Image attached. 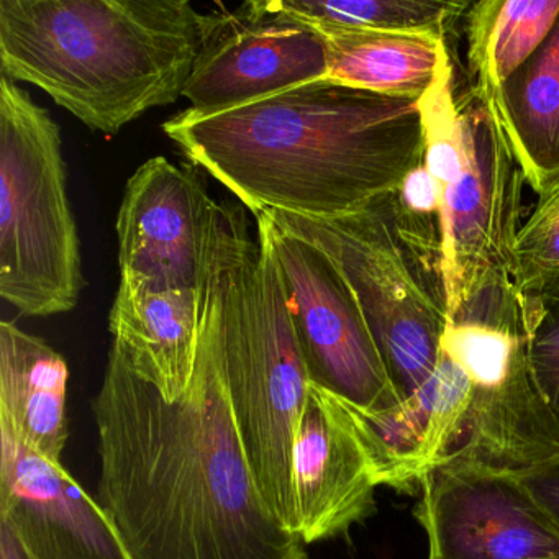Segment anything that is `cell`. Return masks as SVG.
<instances>
[{"mask_svg":"<svg viewBox=\"0 0 559 559\" xmlns=\"http://www.w3.org/2000/svg\"><path fill=\"white\" fill-rule=\"evenodd\" d=\"M227 212H215L198 293L194 378L179 401L133 372L117 343L91 402L96 500L127 559H309L267 506L234 417L222 366Z\"/></svg>","mask_w":559,"mask_h":559,"instance_id":"obj_1","label":"cell"},{"mask_svg":"<svg viewBox=\"0 0 559 559\" xmlns=\"http://www.w3.org/2000/svg\"><path fill=\"white\" fill-rule=\"evenodd\" d=\"M163 132L254 217L355 214L394 192L425 152L417 99L329 78L217 116L182 110Z\"/></svg>","mask_w":559,"mask_h":559,"instance_id":"obj_2","label":"cell"},{"mask_svg":"<svg viewBox=\"0 0 559 559\" xmlns=\"http://www.w3.org/2000/svg\"><path fill=\"white\" fill-rule=\"evenodd\" d=\"M215 19L188 0H0L2 76L119 135L182 97Z\"/></svg>","mask_w":559,"mask_h":559,"instance_id":"obj_3","label":"cell"},{"mask_svg":"<svg viewBox=\"0 0 559 559\" xmlns=\"http://www.w3.org/2000/svg\"><path fill=\"white\" fill-rule=\"evenodd\" d=\"M222 366L241 443L258 486L281 523L299 535L294 444L309 397V368L297 338L270 234L227 204V271Z\"/></svg>","mask_w":559,"mask_h":559,"instance_id":"obj_4","label":"cell"},{"mask_svg":"<svg viewBox=\"0 0 559 559\" xmlns=\"http://www.w3.org/2000/svg\"><path fill=\"white\" fill-rule=\"evenodd\" d=\"M84 287L60 127L0 80V296L22 316L71 312Z\"/></svg>","mask_w":559,"mask_h":559,"instance_id":"obj_5","label":"cell"},{"mask_svg":"<svg viewBox=\"0 0 559 559\" xmlns=\"http://www.w3.org/2000/svg\"><path fill=\"white\" fill-rule=\"evenodd\" d=\"M261 214L316 245L338 266L358 297L399 397H414L440 362L447 294L441 274L399 231L391 194L329 221Z\"/></svg>","mask_w":559,"mask_h":559,"instance_id":"obj_6","label":"cell"},{"mask_svg":"<svg viewBox=\"0 0 559 559\" xmlns=\"http://www.w3.org/2000/svg\"><path fill=\"white\" fill-rule=\"evenodd\" d=\"M440 352L471 384L463 441L451 457L520 473L559 454V431L533 378L522 297L512 281L483 287L448 317Z\"/></svg>","mask_w":559,"mask_h":559,"instance_id":"obj_7","label":"cell"},{"mask_svg":"<svg viewBox=\"0 0 559 559\" xmlns=\"http://www.w3.org/2000/svg\"><path fill=\"white\" fill-rule=\"evenodd\" d=\"M457 94L469 132V159L463 175L440 191L448 317L483 287L512 281L526 182L499 120L461 84Z\"/></svg>","mask_w":559,"mask_h":559,"instance_id":"obj_8","label":"cell"},{"mask_svg":"<svg viewBox=\"0 0 559 559\" xmlns=\"http://www.w3.org/2000/svg\"><path fill=\"white\" fill-rule=\"evenodd\" d=\"M270 234L310 379L362 411L401 404L355 290L320 248L257 215Z\"/></svg>","mask_w":559,"mask_h":559,"instance_id":"obj_9","label":"cell"},{"mask_svg":"<svg viewBox=\"0 0 559 559\" xmlns=\"http://www.w3.org/2000/svg\"><path fill=\"white\" fill-rule=\"evenodd\" d=\"M329 78L325 37L273 0L217 12L182 97L188 112L217 116Z\"/></svg>","mask_w":559,"mask_h":559,"instance_id":"obj_10","label":"cell"},{"mask_svg":"<svg viewBox=\"0 0 559 559\" xmlns=\"http://www.w3.org/2000/svg\"><path fill=\"white\" fill-rule=\"evenodd\" d=\"M427 559H559V533L513 471L450 460L421 479Z\"/></svg>","mask_w":559,"mask_h":559,"instance_id":"obj_11","label":"cell"},{"mask_svg":"<svg viewBox=\"0 0 559 559\" xmlns=\"http://www.w3.org/2000/svg\"><path fill=\"white\" fill-rule=\"evenodd\" d=\"M218 202L195 173L165 156L127 181L117 215L120 277L156 287H195Z\"/></svg>","mask_w":559,"mask_h":559,"instance_id":"obj_12","label":"cell"},{"mask_svg":"<svg viewBox=\"0 0 559 559\" xmlns=\"http://www.w3.org/2000/svg\"><path fill=\"white\" fill-rule=\"evenodd\" d=\"M0 522L31 559H127L96 497L0 428Z\"/></svg>","mask_w":559,"mask_h":559,"instance_id":"obj_13","label":"cell"},{"mask_svg":"<svg viewBox=\"0 0 559 559\" xmlns=\"http://www.w3.org/2000/svg\"><path fill=\"white\" fill-rule=\"evenodd\" d=\"M345 405L310 382L294 444V489L306 545L348 535L374 513L378 489Z\"/></svg>","mask_w":559,"mask_h":559,"instance_id":"obj_14","label":"cell"},{"mask_svg":"<svg viewBox=\"0 0 559 559\" xmlns=\"http://www.w3.org/2000/svg\"><path fill=\"white\" fill-rule=\"evenodd\" d=\"M379 487L418 490L421 479L450 460L461 441L471 407L463 369L441 355L431 378L414 397L388 411H362L340 399Z\"/></svg>","mask_w":559,"mask_h":559,"instance_id":"obj_15","label":"cell"},{"mask_svg":"<svg viewBox=\"0 0 559 559\" xmlns=\"http://www.w3.org/2000/svg\"><path fill=\"white\" fill-rule=\"evenodd\" d=\"M109 329L133 372L166 401L188 392L201 332L198 286L156 287L120 277Z\"/></svg>","mask_w":559,"mask_h":559,"instance_id":"obj_16","label":"cell"},{"mask_svg":"<svg viewBox=\"0 0 559 559\" xmlns=\"http://www.w3.org/2000/svg\"><path fill=\"white\" fill-rule=\"evenodd\" d=\"M67 359L17 323H0V428L61 461L68 441Z\"/></svg>","mask_w":559,"mask_h":559,"instance_id":"obj_17","label":"cell"},{"mask_svg":"<svg viewBox=\"0 0 559 559\" xmlns=\"http://www.w3.org/2000/svg\"><path fill=\"white\" fill-rule=\"evenodd\" d=\"M467 90L493 117L503 84L528 61L559 19V0H483L464 14Z\"/></svg>","mask_w":559,"mask_h":559,"instance_id":"obj_18","label":"cell"},{"mask_svg":"<svg viewBox=\"0 0 559 559\" xmlns=\"http://www.w3.org/2000/svg\"><path fill=\"white\" fill-rule=\"evenodd\" d=\"M329 80L388 97L420 99L437 80L447 35L420 32H320Z\"/></svg>","mask_w":559,"mask_h":559,"instance_id":"obj_19","label":"cell"},{"mask_svg":"<svg viewBox=\"0 0 559 559\" xmlns=\"http://www.w3.org/2000/svg\"><path fill=\"white\" fill-rule=\"evenodd\" d=\"M496 119L536 194L559 175V19L542 47L503 84Z\"/></svg>","mask_w":559,"mask_h":559,"instance_id":"obj_20","label":"cell"},{"mask_svg":"<svg viewBox=\"0 0 559 559\" xmlns=\"http://www.w3.org/2000/svg\"><path fill=\"white\" fill-rule=\"evenodd\" d=\"M280 11L319 32H420L447 35L471 2L457 0H273Z\"/></svg>","mask_w":559,"mask_h":559,"instance_id":"obj_21","label":"cell"},{"mask_svg":"<svg viewBox=\"0 0 559 559\" xmlns=\"http://www.w3.org/2000/svg\"><path fill=\"white\" fill-rule=\"evenodd\" d=\"M536 195L516 235L510 276L522 297L559 296V175Z\"/></svg>","mask_w":559,"mask_h":559,"instance_id":"obj_22","label":"cell"},{"mask_svg":"<svg viewBox=\"0 0 559 559\" xmlns=\"http://www.w3.org/2000/svg\"><path fill=\"white\" fill-rule=\"evenodd\" d=\"M391 204L402 237L443 277L440 192L425 163L391 192Z\"/></svg>","mask_w":559,"mask_h":559,"instance_id":"obj_23","label":"cell"},{"mask_svg":"<svg viewBox=\"0 0 559 559\" xmlns=\"http://www.w3.org/2000/svg\"><path fill=\"white\" fill-rule=\"evenodd\" d=\"M522 309L533 378L559 431V296L522 297Z\"/></svg>","mask_w":559,"mask_h":559,"instance_id":"obj_24","label":"cell"},{"mask_svg":"<svg viewBox=\"0 0 559 559\" xmlns=\"http://www.w3.org/2000/svg\"><path fill=\"white\" fill-rule=\"evenodd\" d=\"M516 474L559 533V454Z\"/></svg>","mask_w":559,"mask_h":559,"instance_id":"obj_25","label":"cell"},{"mask_svg":"<svg viewBox=\"0 0 559 559\" xmlns=\"http://www.w3.org/2000/svg\"><path fill=\"white\" fill-rule=\"evenodd\" d=\"M0 559H31L8 523L0 522Z\"/></svg>","mask_w":559,"mask_h":559,"instance_id":"obj_26","label":"cell"}]
</instances>
